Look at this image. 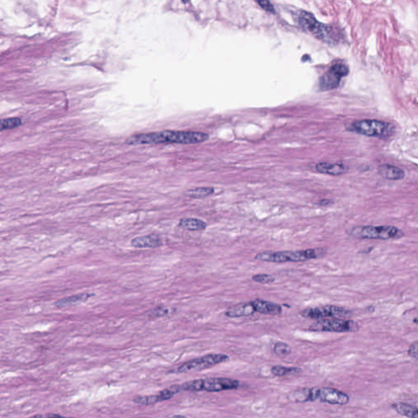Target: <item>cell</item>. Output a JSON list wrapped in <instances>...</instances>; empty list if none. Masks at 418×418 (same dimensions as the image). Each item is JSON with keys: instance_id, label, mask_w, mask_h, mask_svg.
I'll return each mask as SVG.
<instances>
[{"instance_id": "obj_29", "label": "cell", "mask_w": 418, "mask_h": 418, "mask_svg": "<svg viewBox=\"0 0 418 418\" xmlns=\"http://www.w3.org/2000/svg\"><path fill=\"white\" fill-rule=\"evenodd\" d=\"M31 418H74V417H66V416H60V415H57V414H50V415H39V416H33Z\"/></svg>"}, {"instance_id": "obj_24", "label": "cell", "mask_w": 418, "mask_h": 418, "mask_svg": "<svg viewBox=\"0 0 418 418\" xmlns=\"http://www.w3.org/2000/svg\"><path fill=\"white\" fill-rule=\"evenodd\" d=\"M274 351L280 356H286L292 353V348L289 345L284 342H277L274 346Z\"/></svg>"}, {"instance_id": "obj_26", "label": "cell", "mask_w": 418, "mask_h": 418, "mask_svg": "<svg viewBox=\"0 0 418 418\" xmlns=\"http://www.w3.org/2000/svg\"><path fill=\"white\" fill-rule=\"evenodd\" d=\"M169 313V309L165 308V307L159 305V306L155 307L154 309L151 310L150 311V318H160L167 315Z\"/></svg>"}, {"instance_id": "obj_3", "label": "cell", "mask_w": 418, "mask_h": 418, "mask_svg": "<svg viewBox=\"0 0 418 418\" xmlns=\"http://www.w3.org/2000/svg\"><path fill=\"white\" fill-rule=\"evenodd\" d=\"M350 237L359 239L389 240L404 237V231L394 226H358L347 231Z\"/></svg>"}, {"instance_id": "obj_8", "label": "cell", "mask_w": 418, "mask_h": 418, "mask_svg": "<svg viewBox=\"0 0 418 418\" xmlns=\"http://www.w3.org/2000/svg\"><path fill=\"white\" fill-rule=\"evenodd\" d=\"M228 355L225 354H208L200 358H194L191 360L184 363L178 367L177 372L178 373H186L196 371L204 370L209 369L211 367L219 365L228 360Z\"/></svg>"}, {"instance_id": "obj_27", "label": "cell", "mask_w": 418, "mask_h": 418, "mask_svg": "<svg viewBox=\"0 0 418 418\" xmlns=\"http://www.w3.org/2000/svg\"><path fill=\"white\" fill-rule=\"evenodd\" d=\"M258 5H260V7H262V9H263L264 10H266V12H269V13H275V10H274V6L272 5L270 1H266V0H262V1H258Z\"/></svg>"}, {"instance_id": "obj_12", "label": "cell", "mask_w": 418, "mask_h": 418, "mask_svg": "<svg viewBox=\"0 0 418 418\" xmlns=\"http://www.w3.org/2000/svg\"><path fill=\"white\" fill-rule=\"evenodd\" d=\"M181 392L179 385H174L171 387L161 391L157 395H151V396H137L134 399L133 401L137 404L142 405H153L159 402L165 401V400H171L173 396L177 393Z\"/></svg>"}, {"instance_id": "obj_6", "label": "cell", "mask_w": 418, "mask_h": 418, "mask_svg": "<svg viewBox=\"0 0 418 418\" xmlns=\"http://www.w3.org/2000/svg\"><path fill=\"white\" fill-rule=\"evenodd\" d=\"M348 310L337 305H321L308 307L300 311V315L304 318L322 320L327 319H348L351 315Z\"/></svg>"}, {"instance_id": "obj_10", "label": "cell", "mask_w": 418, "mask_h": 418, "mask_svg": "<svg viewBox=\"0 0 418 418\" xmlns=\"http://www.w3.org/2000/svg\"><path fill=\"white\" fill-rule=\"evenodd\" d=\"M298 19L301 26L310 31L315 37L322 39L323 41H332L333 39V31L328 25L318 21L311 13L301 11L299 14Z\"/></svg>"}, {"instance_id": "obj_20", "label": "cell", "mask_w": 418, "mask_h": 418, "mask_svg": "<svg viewBox=\"0 0 418 418\" xmlns=\"http://www.w3.org/2000/svg\"><path fill=\"white\" fill-rule=\"evenodd\" d=\"M181 228L190 231H204L207 228V223L197 218H182L178 223Z\"/></svg>"}, {"instance_id": "obj_17", "label": "cell", "mask_w": 418, "mask_h": 418, "mask_svg": "<svg viewBox=\"0 0 418 418\" xmlns=\"http://www.w3.org/2000/svg\"><path fill=\"white\" fill-rule=\"evenodd\" d=\"M377 170L381 177L389 181H400L404 179L405 177L404 170L394 165H380Z\"/></svg>"}, {"instance_id": "obj_5", "label": "cell", "mask_w": 418, "mask_h": 418, "mask_svg": "<svg viewBox=\"0 0 418 418\" xmlns=\"http://www.w3.org/2000/svg\"><path fill=\"white\" fill-rule=\"evenodd\" d=\"M350 132L375 137H386L392 135L394 127L386 122L376 120H362L353 122L348 126Z\"/></svg>"}, {"instance_id": "obj_2", "label": "cell", "mask_w": 418, "mask_h": 418, "mask_svg": "<svg viewBox=\"0 0 418 418\" xmlns=\"http://www.w3.org/2000/svg\"><path fill=\"white\" fill-rule=\"evenodd\" d=\"M326 251L323 248H312L301 251L276 252L267 253L263 252L255 256V259L262 262L272 263H285V262H302L309 260L317 259L325 256Z\"/></svg>"}, {"instance_id": "obj_4", "label": "cell", "mask_w": 418, "mask_h": 418, "mask_svg": "<svg viewBox=\"0 0 418 418\" xmlns=\"http://www.w3.org/2000/svg\"><path fill=\"white\" fill-rule=\"evenodd\" d=\"M180 385L181 392H220L238 389L239 381L231 378L215 377L187 381Z\"/></svg>"}, {"instance_id": "obj_19", "label": "cell", "mask_w": 418, "mask_h": 418, "mask_svg": "<svg viewBox=\"0 0 418 418\" xmlns=\"http://www.w3.org/2000/svg\"><path fill=\"white\" fill-rule=\"evenodd\" d=\"M392 408L401 416L408 418H418V408L407 403L398 402L392 404Z\"/></svg>"}, {"instance_id": "obj_7", "label": "cell", "mask_w": 418, "mask_h": 418, "mask_svg": "<svg viewBox=\"0 0 418 418\" xmlns=\"http://www.w3.org/2000/svg\"><path fill=\"white\" fill-rule=\"evenodd\" d=\"M315 400L334 405H346L350 402V397L347 394L333 388H308V401Z\"/></svg>"}, {"instance_id": "obj_31", "label": "cell", "mask_w": 418, "mask_h": 418, "mask_svg": "<svg viewBox=\"0 0 418 418\" xmlns=\"http://www.w3.org/2000/svg\"><path fill=\"white\" fill-rule=\"evenodd\" d=\"M170 418H187V417H185V416H181V415H176V416H172V417H170Z\"/></svg>"}, {"instance_id": "obj_11", "label": "cell", "mask_w": 418, "mask_h": 418, "mask_svg": "<svg viewBox=\"0 0 418 418\" xmlns=\"http://www.w3.org/2000/svg\"><path fill=\"white\" fill-rule=\"evenodd\" d=\"M348 74V66L340 62L336 63L331 66L328 72H326L320 78V88L322 90H332L336 89L340 85L342 78Z\"/></svg>"}, {"instance_id": "obj_32", "label": "cell", "mask_w": 418, "mask_h": 418, "mask_svg": "<svg viewBox=\"0 0 418 418\" xmlns=\"http://www.w3.org/2000/svg\"><path fill=\"white\" fill-rule=\"evenodd\" d=\"M413 323L418 324V317H416L413 319Z\"/></svg>"}, {"instance_id": "obj_21", "label": "cell", "mask_w": 418, "mask_h": 418, "mask_svg": "<svg viewBox=\"0 0 418 418\" xmlns=\"http://www.w3.org/2000/svg\"><path fill=\"white\" fill-rule=\"evenodd\" d=\"M271 373L276 377H290V376H297L299 373H301V369L297 367H284L281 365H275L272 367Z\"/></svg>"}, {"instance_id": "obj_22", "label": "cell", "mask_w": 418, "mask_h": 418, "mask_svg": "<svg viewBox=\"0 0 418 418\" xmlns=\"http://www.w3.org/2000/svg\"><path fill=\"white\" fill-rule=\"evenodd\" d=\"M214 193L212 187H197L186 192V196L192 199H204Z\"/></svg>"}, {"instance_id": "obj_18", "label": "cell", "mask_w": 418, "mask_h": 418, "mask_svg": "<svg viewBox=\"0 0 418 418\" xmlns=\"http://www.w3.org/2000/svg\"><path fill=\"white\" fill-rule=\"evenodd\" d=\"M315 170L323 174L340 176L347 172V168L340 163H319L315 165Z\"/></svg>"}, {"instance_id": "obj_28", "label": "cell", "mask_w": 418, "mask_h": 418, "mask_svg": "<svg viewBox=\"0 0 418 418\" xmlns=\"http://www.w3.org/2000/svg\"><path fill=\"white\" fill-rule=\"evenodd\" d=\"M408 354L411 358L418 359V341L410 345L408 350Z\"/></svg>"}, {"instance_id": "obj_13", "label": "cell", "mask_w": 418, "mask_h": 418, "mask_svg": "<svg viewBox=\"0 0 418 418\" xmlns=\"http://www.w3.org/2000/svg\"><path fill=\"white\" fill-rule=\"evenodd\" d=\"M131 244L136 248H156L163 245V240L159 235L151 234L134 238Z\"/></svg>"}, {"instance_id": "obj_30", "label": "cell", "mask_w": 418, "mask_h": 418, "mask_svg": "<svg viewBox=\"0 0 418 418\" xmlns=\"http://www.w3.org/2000/svg\"><path fill=\"white\" fill-rule=\"evenodd\" d=\"M333 204L332 201H331L330 200H322L319 203V205L320 206H328L330 204Z\"/></svg>"}, {"instance_id": "obj_1", "label": "cell", "mask_w": 418, "mask_h": 418, "mask_svg": "<svg viewBox=\"0 0 418 418\" xmlns=\"http://www.w3.org/2000/svg\"><path fill=\"white\" fill-rule=\"evenodd\" d=\"M208 134L186 131H162V132L132 135L126 140L128 145L149 144H196L208 140Z\"/></svg>"}, {"instance_id": "obj_23", "label": "cell", "mask_w": 418, "mask_h": 418, "mask_svg": "<svg viewBox=\"0 0 418 418\" xmlns=\"http://www.w3.org/2000/svg\"><path fill=\"white\" fill-rule=\"evenodd\" d=\"M22 124V120L21 118H9L5 120H1V131L5 130L13 129L21 126Z\"/></svg>"}, {"instance_id": "obj_15", "label": "cell", "mask_w": 418, "mask_h": 418, "mask_svg": "<svg viewBox=\"0 0 418 418\" xmlns=\"http://www.w3.org/2000/svg\"><path fill=\"white\" fill-rule=\"evenodd\" d=\"M94 297V294L91 293H82L79 294L73 295L70 297L60 299L55 302V306L58 309H63L66 307L73 306L80 303L86 302L91 297Z\"/></svg>"}, {"instance_id": "obj_9", "label": "cell", "mask_w": 418, "mask_h": 418, "mask_svg": "<svg viewBox=\"0 0 418 418\" xmlns=\"http://www.w3.org/2000/svg\"><path fill=\"white\" fill-rule=\"evenodd\" d=\"M311 331L330 332H357L359 326L356 322L342 319H327L319 320L310 327Z\"/></svg>"}, {"instance_id": "obj_14", "label": "cell", "mask_w": 418, "mask_h": 418, "mask_svg": "<svg viewBox=\"0 0 418 418\" xmlns=\"http://www.w3.org/2000/svg\"><path fill=\"white\" fill-rule=\"evenodd\" d=\"M255 308L256 312L263 315H278L282 313L281 305L272 301H265L262 299H256L252 301Z\"/></svg>"}, {"instance_id": "obj_16", "label": "cell", "mask_w": 418, "mask_h": 418, "mask_svg": "<svg viewBox=\"0 0 418 418\" xmlns=\"http://www.w3.org/2000/svg\"><path fill=\"white\" fill-rule=\"evenodd\" d=\"M256 312L254 304L249 302L239 303L227 310L226 315L229 318H240L249 316Z\"/></svg>"}, {"instance_id": "obj_25", "label": "cell", "mask_w": 418, "mask_h": 418, "mask_svg": "<svg viewBox=\"0 0 418 418\" xmlns=\"http://www.w3.org/2000/svg\"><path fill=\"white\" fill-rule=\"evenodd\" d=\"M253 281L259 283V284H262V285H268V284L274 283L275 281V278L270 274H259L253 276Z\"/></svg>"}]
</instances>
